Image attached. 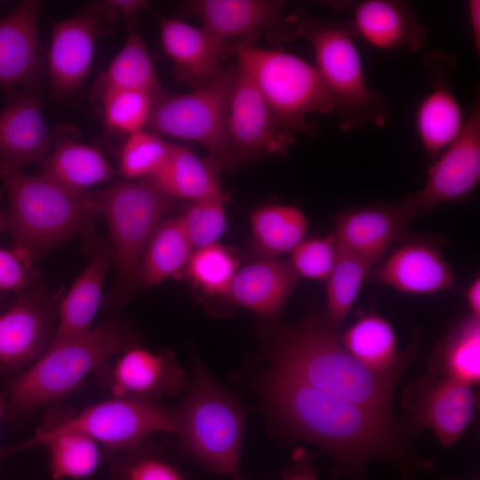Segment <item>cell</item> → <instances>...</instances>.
<instances>
[{
    "label": "cell",
    "instance_id": "obj_1",
    "mask_svg": "<svg viewBox=\"0 0 480 480\" xmlns=\"http://www.w3.org/2000/svg\"><path fill=\"white\" fill-rule=\"evenodd\" d=\"M267 397L292 432L324 449L340 471L364 480L369 462L384 460L404 480L431 463L414 452L392 413L372 410L324 394L293 379L268 371Z\"/></svg>",
    "mask_w": 480,
    "mask_h": 480
},
{
    "label": "cell",
    "instance_id": "obj_2",
    "mask_svg": "<svg viewBox=\"0 0 480 480\" xmlns=\"http://www.w3.org/2000/svg\"><path fill=\"white\" fill-rule=\"evenodd\" d=\"M405 362L386 372L367 367L344 348L324 316L312 315L278 332L268 371L332 396L392 413L394 389Z\"/></svg>",
    "mask_w": 480,
    "mask_h": 480
},
{
    "label": "cell",
    "instance_id": "obj_3",
    "mask_svg": "<svg viewBox=\"0 0 480 480\" xmlns=\"http://www.w3.org/2000/svg\"><path fill=\"white\" fill-rule=\"evenodd\" d=\"M133 345L131 328L117 318L53 341L35 364L9 380L4 422L12 429L21 428L39 409L74 392L92 372Z\"/></svg>",
    "mask_w": 480,
    "mask_h": 480
},
{
    "label": "cell",
    "instance_id": "obj_4",
    "mask_svg": "<svg viewBox=\"0 0 480 480\" xmlns=\"http://www.w3.org/2000/svg\"><path fill=\"white\" fill-rule=\"evenodd\" d=\"M7 192L8 228L13 249L32 264L55 246L92 234L94 212L85 194L73 192L45 175L0 166Z\"/></svg>",
    "mask_w": 480,
    "mask_h": 480
},
{
    "label": "cell",
    "instance_id": "obj_5",
    "mask_svg": "<svg viewBox=\"0 0 480 480\" xmlns=\"http://www.w3.org/2000/svg\"><path fill=\"white\" fill-rule=\"evenodd\" d=\"M85 196L93 212L104 218L108 228L116 280L108 303L120 306L138 289L143 253L173 199L143 180L116 182L91 190Z\"/></svg>",
    "mask_w": 480,
    "mask_h": 480
},
{
    "label": "cell",
    "instance_id": "obj_6",
    "mask_svg": "<svg viewBox=\"0 0 480 480\" xmlns=\"http://www.w3.org/2000/svg\"><path fill=\"white\" fill-rule=\"evenodd\" d=\"M292 13L297 36L312 46L316 67L335 98L341 130L384 126L389 109L383 96L367 84L349 23L315 18L301 11Z\"/></svg>",
    "mask_w": 480,
    "mask_h": 480
},
{
    "label": "cell",
    "instance_id": "obj_7",
    "mask_svg": "<svg viewBox=\"0 0 480 480\" xmlns=\"http://www.w3.org/2000/svg\"><path fill=\"white\" fill-rule=\"evenodd\" d=\"M230 52L292 136L312 131L309 116L336 110L335 98L316 65L281 49L260 48L254 40L238 41Z\"/></svg>",
    "mask_w": 480,
    "mask_h": 480
},
{
    "label": "cell",
    "instance_id": "obj_8",
    "mask_svg": "<svg viewBox=\"0 0 480 480\" xmlns=\"http://www.w3.org/2000/svg\"><path fill=\"white\" fill-rule=\"evenodd\" d=\"M244 418L239 404L205 371L197 368L172 433L203 467L239 480Z\"/></svg>",
    "mask_w": 480,
    "mask_h": 480
},
{
    "label": "cell",
    "instance_id": "obj_9",
    "mask_svg": "<svg viewBox=\"0 0 480 480\" xmlns=\"http://www.w3.org/2000/svg\"><path fill=\"white\" fill-rule=\"evenodd\" d=\"M236 64L212 82L182 94L163 92L148 127L159 134L196 142L221 168H234L227 137L229 99Z\"/></svg>",
    "mask_w": 480,
    "mask_h": 480
},
{
    "label": "cell",
    "instance_id": "obj_10",
    "mask_svg": "<svg viewBox=\"0 0 480 480\" xmlns=\"http://www.w3.org/2000/svg\"><path fill=\"white\" fill-rule=\"evenodd\" d=\"M47 427L82 433L110 457L135 449L155 433H172L174 409L156 401L111 396Z\"/></svg>",
    "mask_w": 480,
    "mask_h": 480
},
{
    "label": "cell",
    "instance_id": "obj_11",
    "mask_svg": "<svg viewBox=\"0 0 480 480\" xmlns=\"http://www.w3.org/2000/svg\"><path fill=\"white\" fill-rule=\"evenodd\" d=\"M59 303L46 291L28 287L0 312V376L26 371L52 346Z\"/></svg>",
    "mask_w": 480,
    "mask_h": 480
},
{
    "label": "cell",
    "instance_id": "obj_12",
    "mask_svg": "<svg viewBox=\"0 0 480 480\" xmlns=\"http://www.w3.org/2000/svg\"><path fill=\"white\" fill-rule=\"evenodd\" d=\"M236 64L227 121L228 145L234 167L264 155L284 153L293 139L252 78Z\"/></svg>",
    "mask_w": 480,
    "mask_h": 480
},
{
    "label": "cell",
    "instance_id": "obj_13",
    "mask_svg": "<svg viewBox=\"0 0 480 480\" xmlns=\"http://www.w3.org/2000/svg\"><path fill=\"white\" fill-rule=\"evenodd\" d=\"M480 181V102L471 108L459 137L428 168L425 185L408 196L415 217L467 198Z\"/></svg>",
    "mask_w": 480,
    "mask_h": 480
},
{
    "label": "cell",
    "instance_id": "obj_14",
    "mask_svg": "<svg viewBox=\"0 0 480 480\" xmlns=\"http://www.w3.org/2000/svg\"><path fill=\"white\" fill-rule=\"evenodd\" d=\"M280 0H195L185 11L224 44L229 39L255 40L265 33L273 43L297 36L293 13L284 12Z\"/></svg>",
    "mask_w": 480,
    "mask_h": 480
},
{
    "label": "cell",
    "instance_id": "obj_15",
    "mask_svg": "<svg viewBox=\"0 0 480 480\" xmlns=\"http://www.w3.org/2000/svg\"><path fill=\"white\" fill-rule=\"evenodd\" d=\"M413 218L406 196L394 204H371L340 212L333 234L340 248L374 265L409 236L407 227Z\"/></svg>",
    "mask_w": 480,
    "mask_h": 480
},
{
    "label": "cell",
    "instance_id": "obj_16",
    "mask_svg": "<svg viewBox=\"0 0 480 480\" xmlns=\"http://www.w3.org/2000/svg\"><path fill=\"white\" fill-rule=\"evenodd\" d=\"M106 364L100 368L102 383L113 396L156 402L179 395L186 387L185 372L169 352L154 353L133 345L119 354L114 364Z\"/></svg>",
    "mask_w": 480,
    "mask_h": 480
},
{
    "label": "cell",
    "instance_id": "obj_17",
    "mask_svg": "<svg viewBox=\"0 0 480 480\" xmlns=\"http://www.w3.org/2000/svg\"><path fill=\"white\" fill-rule=\"evenodd\" d=\"M369 275L406 293L432 295L454 286L455 276L432 239L407 236Z\"/></svg>",
    "mask_w": 480,
    "mask_h": 480
},
{
    "label": "cell",
    "instance_id": "obj_18",
    "mask_svg": "<svg viewBox=\"0 0 480 480\" xmlns=\"http://www.w3.org/2000/svg\"><path fill=\"white\" fill-rule=\"evenodd\" d=\"M426 63L431 73L432 88L418 106L415 128L424 150L431 156H437L459 137L466 118L450 85L454 58L431 52Z\"/></svg>",
    "mask_w": 480,
    "mask_h": 480
},
{
    "label": "cell",
    "instance_id": "obj_19",
    "mask_svg": "<svg viewBox=\"0 0 480 480\" xmlns=\"http://www.w3.org/2000/svg\"><path fill=\"white\" fill-rule=\"evenodd\" d=\"M157 19L163 52L180 81L196 89L226 69L221 64L225 44L203 27L163 15Z\"/></svg>",
    "mask_w": 480,
    "mask_h": 480
},
{
    "label": "cell",
    "instance_id": "obj_20",
    "mask_svg": "<svg viewBox=\"0 0 480 480\" xmlns=\"http://www.w3.org/2000/svg\"><path fill=\"white\" fill-rule=\"evenodd\" d=\"M100 31L98 16L89 11L54 24L48 53L54 92L69 94L84 83L93 61Z\"/></svg>",
    "mask_w": 480,
    "mask_h": 480
},
{
    "label": "cell",
    "instance_id": "obj_21",
    "mask_svg": "<svg viewBox=\"0 0 480 480\" xmlns=\"http://www.w3.org/2000/svg\"><path fill=\"white\" fill-rule=\"evenodd\" d=\"M475 409L471 387L444 376L422 382L420 391L410 403L413 425L432 429L444 447L462 437Z\"/></svg>",
    "mask_w": 480,
    "mask_h": 480
},
{
    "label": "cell",
    "instance_id": "obj_22",
    "mask_svg": "<svg viewBox=\"0 0 480 480\" xmlns=\"http://www.w3.org/2000/svg\"><path fill=\"white\" fill-rule=\"evenodd\" d=\"M351 12L355 36L378 50L417 52L428 40L425 26L404 1L356 2Z\"/></svg>",
    "mask_w": 480,
    "mask_h": 480
},
{
    "label": "cell",
    "instance_id": "obj_23",
    "mask_svg": "<svg viewBox=\"0 0 480 480\" xmlns=\"http://www.w3.org/2000/svg\"><path fill=\"white\" fill-rule=\"evenodd\" d=\"M52 141L35 95L16 93L0 111V166L22 170L44 160Z\"/></svg>",
    "mask_w": 480,
    "mask_h": 480
},
{
    "label": "cell",
    "instance_id": "obj_24",
    "mask_svg": "<svg viewBox=\"0 0 480 480\" xmlns=\"http://www.w3.org/2000/svg\"><path fill=\"white\" fill-rule=\"evenodd\" d=\"M43 3L22 1L0 19V85L9 91L32 81L40 68Z\"/></svg>",
    "mask_w": 480,
    "mask_h": 480
},
{
    "label": "cell",
    "instance_id": "obj_25",
    "mask_svg": "<svg viewBox=\"0 0 480 480\" xmlns=\"http://www.w3.org/2000/svg\"><path fill=\"white\" fill-rule=\"evenodd\" d=\"M299 279L289 260H257L236 271L225 296L236 305L274 320Z\"/></svg>",
    "mask_w": 480,
    "mask_h": 480
},
{
    "label": "cell",
    "instance_id": "obj_26",
    "mask_svg": "<svg viewBox=\"0 0 480 480\" xmlns=\"http://www.w3.org/2000/svg\"><path fill=\"white\" fill-rule=\"evenodd\" d=\"M113 266L108 241L100 243L89 262L59 302L58 324L53 341L90 331L101 304L102 290L109 268Z\"/></svg>",
    "mask_w": 480,
    "mask_h": 480
},
{
    "label": "cell",
    "instance_id": "obj_27",
    "mask_svg": "<svg viewBox=\"0 0 480 480\" xmlns=\"http://www.w3.org/2000/svg\"><path fill=\"white\" fill-rule=\"evenodd\" d=\"M221 167L210 156L202 158L190 148L172 144L161 169L144 180L169 197L190 202L209 198H228L222 190Z\"/></svg>",
    "mask_w": 480,
    "mask_h": 480
},
{
    "label": "cell",
    "instance_id": "obj_28",
    "mask_svg": "<svg viewBox=\"0 0 480 480\" xmlns=\"http://www.w3.org/2000/svg\"><path fill=\"white\" fill-rule=\"evenodd\" d=\"M37 445L46 450L52 480L85 479L99 468V444L77 431L44 426L31 438L16 444L19 452Z\"/></svg>",
    "mask_w": 480,
    "mask_h": 480
},
{
    "label": "cell",
    "instance_id": "obj_29",
    "mask_svg": "<svg viewBox=\"0 0 480 480\" xmlns=\"http://www.w3.org/2000/svg\"><path fill=\"white\" fill-rule=\"evenodd\" d=\"M42 174L79 194L111 181L115 171L96 148L70 139L59 140L43 160Z\"/></svg>",
    "mask_w": 480,
    "mask_h": 480
},
{
    "label": "cell",
    "instance_id": "obj_30",
    "mask_svg": "<svg viewBox=\"0 0 480 480\" xmlns=\"http://www.w3.org/2000/svg\"><path fill=\"white\" fill-rule=\"evenodd\" d=\"M93 96L100 100L104 95L118 91H140L155 97L163 90L154 60L143 38L132 33L107 68L95 81Z\"/></svg>",
    "mask_w": 480,
    "mask_h": 480
},
{
    "label": "cell",
    "instance_id": "obj_31",
    "mask_svg": "<svg viewBox=\"0 0 480 480\" xmlns=\"http://www.w3.org/2000/svg\"><path fill=\"white\" fill-rule=\"evenodd\" d=\"M194 252L180 217H164L150 237L138 276L139 286L150 287L176 277Z\"/></svg>",
    "mask_w": 480,
    "mask_h": 480
},
{
    "label": "cell",
    "instance_id": "obj_32",
    "mask_svg": "<svg viewBox=\"0 0 480 480\" xmlns=\"http://www.w3.org/2000/svg\"><path fill=\"white\" fill-rule=\"evenodd\" d=\"M252 250L258 260L276 259L291 252L304 238L308 222L300 209L270 204L255 210L251 216Z\"/></svg>",
    "mask_w": 480,
    "mask_h": 480
},
{
    "label": "cell",
    "instance_id": "obj_33",
    "mask_svg": "<svg viewBox=\"0 0 480 480\" xmlns=\"http://www.w3.org/2000/svg\"><path fill=\"white\" fill-rule=\"evenodd\" d=\"M340 340L351 355L377 372L391 370L406 361H399L393 327L375 313L360 317Z\"/></svg>",
    "mask_w": 480,
    "mask_h": 480
},
{
    "label": "cell",
    "instance_id": "obj_34",
    "mask_svg": "<svg viewBox=\"0 0 480 480\" xmlns=\"http://www.w3.org/2000/svg\"><path fill=\"white\" fill-rule=\"evenodd\" d=\"M435 357L443 376L472 387L480 380V318L471 314L443 339Z\"/></svg>",
    "mask_w": 480,
    "mask_h": 480
},
{
    "label": "cell",
    "instance_id": "obj_35",
    "mask_svg": "<svg viewBox=\"0 0 480 480\" xmlns=\"http://www.w3.org/2000/svg\"><path fill=\"white\" fill-rule=\"evenodd\" d=\"M372 267L368 260L338 245L337 261L326 279L324 318L333 330L342 324Z\"/></svg>",
    "mask_w": 480,
    "mask_h": 480
},
{
    "label": "cell",
    "instance_id": "obj_36",
    "mask_svg": "<svg viewBox=\"0 0 480 480\" xmlns=\"http://www.w3.org/2000/svg\"><path fill=\"white\" fill-rule=\"evenodd\" d=\"M171 145L146 129L128 135L119 151L118 172L125 180L152 177L166 161Z\"/></svg>",
    "mask_w": 480,
    "mask_h": 480
},
{
    "label": "cell",
    "instance_id": "obj_37",
    "mask_svg": "<svg viewBox=\"0 0 480 480\" xmlns=\"http://www.w3.org/2000/svg\"><path fill=\"white\" fill-rule=\"evenodd\" d=\"M237 267L236 258L216 243L195 250L186 272L205 293L226 295Z\"/></svg>",
    "mask_w": 480,
    "mask_h": 480
},
{
    "label": "cell",
    "instance_id": "obj_38",
    "mask_svg": "<svg viewBox=\"0 0 480 480\" xmlns=\"http://www.w3.org/2000/svg\"><path fill=\"white\" fill-rule=\"evenodd\" d=\"M156 97L140 91H118L100 100L105 125L126 136L146 129Z\"/></svg>",
    "mask_w": 480,
    "mask_h": 480
},
{
    "label": "cell",
    "instance_id": "obj_39",
    "mask_svg": "<svg viewBox=\"0 0 480 480\" xmlns=\"http://www.w3.org/2000/svg\"><path fill=\"white\" fill-rule=\"evenodd\" d=\"M110 457L111 480H185L178 468L146 441L135 449Z\"/></svg>",
    "mask_w": 480,
    "mask_h": 480
},
{
    "label": "cell",
    "instance_id": "obj_40",
    "mask_svg": "<svg viewBox=\"0 0 480 480\" xmlns=\"http://www.w3.org/2000/svg\"><path fill=\"white\" fill-rule=\"evenodd\" d=\"M228 198L190 202L180 220L195 250L216 244L227 228L224 204Z\"/></svg>",
    "mask_w": 480,
    "mask_h": 480
},
{
    "label": "cell",
    "instance_id": "obj_41",
    "mask_svg": "<svg viewBox=\"0 0 480 480\" xmlns=\"http://www.w3.org/2000/svg\"><path fill=\"white\" fill-rule=\"evenodd\" d=\"M290 253L289 260L299 276L324 280L337 261L338 244L334 234L304 238Z\"/></svg>",
    "mask_w": 480,
    "mask_h": 480
},
{
    "label": "cell",
    "instance_id": "obj_42",
    "mask_svg": "<svg viewBox=\"0 0 480 480\" xmlns=\"http://www.w3.org/2000/svg\"><path fill=\"white\" fill-rule=\"evenodd\" d=\"M32 263L12 249L0 247V292L20 293L31 286Z\"/></svg>",
    "mask_w": 480,
    "mask_h": 480
},
{
    "label": "cell",
    "instance_id": "obj_43",
    "mask_svg": "<svg viewBox=\"0 0 480 480\" xmlns=\"http://www.w3.org/2000/svg\"><path fill=\"white\" fill-rule=\"evenodd\" d=\"M148 5V3L143 0H108L97 4V7L122 16L128 28H132L138 15Z\"/></svg>",
    "mask_w": 480,
    "mask_h": 480
},
{
    "label": "cell",
    "instance_id": "obj_44",
    "mask_svg": "<svg viewBox=\"0 0 480 480\" xmlns=\"http://www.w3.org/2000/svg\"><path fill=\"white\" fill-rule=\"evenodd\" d=\"M283 480H318L311 456L303 450H298L293 465L284 471Z\"/></svg>",
    "mask_w": 480,
    "mask_h": 480
},
{
    "label": "cell",
    "instance_id": "obj_45",
    "mask_svg": "<svg viewBox=\"0 0 480 480\" xmlns=\"http://www.w3.org/2000/svg\"><path fill=\"white\" fill-rule=\"evenodd\" d=\"M468 17L472 43L477 55L480 53V1L470 0L468 4Z\"/></svg>",
    "mask_w": 480,
    "mask_h": 480
},
{
    "label": "cell",
    "instance_id": "obj_46",
    "mask_svg": "<svg viewBox=\"0 0 480 480\" xmlns=\"http://www.w3.org/2000/svg\"><path fill=\"white\" fill-rule=\"evenodd\" d=\"M467 300L471 310V315L480 318V277L477 276L469 284L467 290Z\"/></svg>",
    "mask_w": 480,
    "mask_h": 480
},
{
    "label": "cell",
    "instance_id": "obj_47",
    "mask_svg": "<svg viewBox=\"0 0 480 480\" xmlns=\"http://www.w3.org/2000/svg\"><path fill=\"white\" fill-rule=\"evenodd\" d=\"M6 399H7V390L4 388L3 390L0 391V423L4 420Z\"/></svg>",
    "mask_w": 480,
    "mask_h": 480
},
{
    "label": "cell",
    "instance_id": "obj_48",
    "mask_svg": "<svg viewBox=\"0 0 480 480\" xmlns=\"http://www.w3.org/2000/svg\"><path fill=\"white\" fill-rule=\"evenodd\" d=\"M15 453L17 452L15 451L14 445L0 447V461Z\"/></svg>",
    "mask_w": 480,
    "mask_h": 480
},
{
    "label": "cell",
    "instance_id": "obj_49",
    "mask_svg": "<svg viewBox=\"0 0 480 480\" xmlns=\"http://www.w3.org/2000/svg\"><path fill=\"white\" fill-rule=\"evenodd\" d=\"M6 228H8L7 214H4L0 211V231Z\"/></svg>",
    "mask_w": 480,
    "mask_h": 480
},
{
    "label": "cell",
    "instance_id": "obj_50",
    "mask_svg": "<svg viewBox=\"0 0 480 480\" xmlns=\"http://www.w3.org/2000/svg\"><path fill=\"white\" fill-rule=\"evenodd\" d=\"M2 311V299L0 297V312Z\"/></svg>",
    "mask_w": 480,
    "mask_h": 480
}]
</instances>
